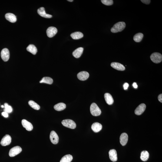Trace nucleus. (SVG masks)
I'll use <instances>...</instances> for the list:
<instances>
[{
	"label": "nucleus",
	"mask_w": 162,
	"mask_h": 162,
	"mask_svg": "<svg viewBox=\"0 0 162 162\" xmlns=\"http://www.w3.org/2000/svg\"><path fill=\"white\" fill-rule=\"evenodd\" d=\"M125 23L120 22L117 23L111 28V31L113 33H117L122 31L126 27Z\"/></svg>",
	"instance_id": "f257e3e1"
},
{
	"label": "nucleus",
	"mask_w": 162,
	"mask_h": 162,
	"mask_svg": "<svg viewBox=\"0 0 162 162\" xmlns=\"http://www.w3.org/2000/svg\"><path fill=\"white\" fill-rule=\"evenodd\" d=\"M90 111L92 115L98 116L101 114V111L99 107L95 103H93L90 107Z\"/></svg>",
	"instance_id": "f03ea898"
},
{
	"label": "nucleus",
	"mask_w": 162,
	"mask_h": 162,
	"mask_svg": "<svg viewBox=\"0 0 162 162\" xmlns=\"http://www.w3.org/2000/svg\"><path fill=\"white\" fill-rule=\"evenodd\" d=\"M63 125L65 127L71 129H74L76 128V125L73 120L70 119H66L62 122Z\"/></svg>",
	"instance_id": "7ed1b4c3"
},
{
	"label": "nucleus",
	"mask_w": 162,
	"mask_h": 162,
	"mask_svg": "<svg viewBox=\"0 0 162 162\" xmlns=\"http://www.w3.org/2000/svg\"><path fill=\"white\" fill-rule=\"evenodd\" d=\"M150 59L153 63L158 64L161 62L162 61V56L160 53H154L150 56Z\"/></svg>",
	"instance_id": "20e7f679"
},
{
	"label": "nucleus",
	"mask_w": 162,
	"mask_h": 162,
	"mask_svg": "<svg viewBox=\"0 0 162 162\" xmlns=\"http://www.w3.org/2000/svg\"><path fill=\"white\" fill-rule=\"evenodd\" d=\"M22 151V148L19 146L12 148L10 150L9 155L10 157H13L19 154Z\"/></svg>",
	"instance_id": "39448f33"
},
{
	"label": "nucleus",
	"mask_w": 162,
	"mask_h": 162,
	"mask_svg": "<svg viewBox=\"0 0 162 162\" xmlns=\"http://www.w3.org/2000/svg\"><path fill=\"white\" fill-rule=\"evenodd\" d=\"M1 58L4 61H7L10 57V53L7 48L3 49L1 51Z\"/></svg>",
	"instance_id": "423d86ee"
},
{
	"label": "nucleus",
	"mask_w": 162,
	"mask_h": 162,
	"mask_svg": "<svg viewBox=\"0 0 162 162\" xmlns=\"http://www.w3.org/2000/svg\"><path fill=\"white\" fill-rule=\"evenodd\" d=\"M11 137L9 135H6L1 140L0 144L1 145L5 146L9 145L11 142Z\"/></svg>",
	"instance_id": "0eeeda50"
},
{
	"label": "nucleus",
	"mask_w": 162,
	"mask_h": 162,
	"mask_svg": "<svg viewBox=\"0 0 162 162\" xmlns=\"http://www.w3.org/2000/svg\"><path fill=\"white\" fill-rule=\"evenodd\" d=\"M50 140L53 144H58L59 138L58 135L55 131H52L50 133Z\"/></svg>",
	"instance_id": "6e6552de"
},
{
	"label": "nucleus",
	"mask_w": 162,
	"mask_h": 162,
	"mask_svg": "<svg viewBox=\"0 0 162 162\" xmlns=\"http://www.w3.org/2000/svg\"><path fill=\"white\" fill-rule=\"evenodd\" d=\"M57 32L56 28L54 27H50L47 29L46 31L47 35L49 38H52L55 36Z\"/></svg>",
	"instance_id": "1a4fd4ad"
},
{
	"label": "nucleus",
	"mask_w": 162,
	"mask_h": 162,
	"mask_svg": "<svg viewBox=\"0 0 162 162\" xmlns=\"http://www.w3.org/2000/svg\"><path fill=\"white\" fill-rule=\"evenodd\" d=\"M146 108V105L144 104H141L139 105L135 110V114L137 115H140L144 113Z\"/></svg>",
	"instance_id": "9d476101"
},
{
	"label": "nucleus",
	"mask_w": 162,
	"mask_h": 162,
	"mask_svg": "<svg viewBox=\"0 0 162 162\" xmlns=\"http://www.w3.org/2000/svg\"><path fill=\"white\" fill-rule=\"evenodd\" d=\"M89 74L86 71H82L79 73L77 74V78L81 81H85L88 78Z\"/></svg>",
	"instance_id": "9b49d317"
},
{
	"label": "nucleus",
	"mask_w": 162,
	"mask_h": 162,
	"mask_svg": "<svg viewBox=\"0 0 162 162\" xmlns=\"http://www.w3.org/2000/svg\"><path fill=\"white\" fill-rule=\"evenodd\" d=\"M22 125L27 131H31L33 129L32 124L30 122L25 119L21 121Z\"/></svg>",
	"instance_id": "f8f14e48"
},
{
	"label": "nucleus",
	"mask_w": 162,
	"mask_h": 162,
	"mask_svg": "<svg viewBox=\"0 0 162 162\" xmlns=\"http://www.w3.org/2000/svg\"><path fill=\"white\" fill-rule=\"evenodd\" d=\"M112 67L115 69L119 71H123L125 69V67L120 63L117 62H113L111 64Z\"/></svg>",
	"instance_id": "ddd939ff"
},
{
	"label": "nucleus",
	"mask_w": 162,
	"mask_h": 162,
	"mask_svg": "<svg viewBox=\"0 0 162 162\" xmlns=\"http://www.w3.org/2000/svg\"><path fill=\"white\" fill-rule=\"evenodd\" d=\"M128 136L127 133H124L122 134L120 137V142L122 145L124 146L127 144L128 141Z\"/></svg>",
	"instance_id": "4468645a"
},
{
	"label": "nucleus",
	"mask_w": 162,
	"mask_h": 162,
	"mask_svg": "<svg viewBox=\"0 0 162 162\" xmlns=\"http://www.w3.org/2000/svg\"><path fill=\"white\" fill-rule=\"evenodd\" d=\"M37 11L39 15L44 18H52V15L46 14L44 8L43 7L38 8Z\"/></svg>",
	"instance_id": "2eb2a0df"
},
{
	"label": "nucleus",
	"mask_w": 162,
	"mask_h": 162,
	"mask_svg": "<svg viewBox=\"0 0 162 162\" xmlns=\"http://www.w3.org/2000/svg\"><path fill=\"white\" fill-rule=\"evenodd\" d=\"M109 157L111 161L113 162L117 161V151L114 149L111 150L109 152Z\"/></svg>",
	"instance_id": "dca6fc26"
},
{
	"label": "nucleus",
	"mask_w": 162,
	"mask_h": 162,
	"mask_svg": "<svg viewBox=\"0 0 162 162\" xmlns=\"http://www.w3.org/2000/svg\"><path fill=\"white\" fill-rule=\"evenodd\" d=\"M5 17L6 19L11 23H15L17 21V18L16 16L14 14L11 13H7L6 14Z\"/></svg>",
	"instance_id": "f3484780"
},
{
	"label": "nucleus",
	"mask_w": 162,
	"mask_h": 162,
	"mask_svg": "<svg viewBox=\"0 0 162 162\" xmlns=\"http://www.w3.org/2000/svg\"><path fill=\"white\" fill-rule=\"evenodd\" d=\"M102 128V125L98 122L94 123L91 127L92 129L95 132H98L101 131Z\"/></svg>",
	"instance_id": "a211bd4d"
},
{
	"label": "nucleus",
	"mask_w": 162,
	"mask_h": 162,
	"mask_svg": "<svg viewBox=\"0 0 162 162\" xmlns=\"http://www.w3.org/2000/svg\"><path fill=\"white\" fill-rule=\"evenodd\" d=\"M104 97L106 102L108 105H112L114 103V99L112 96L110 94L106 93L104 94Z\"/></svg>",
	"instance_id": "6ab92c4d"
},
{
	"label": "nucleus",
	"mask_w": 162,
	"mask_h": 162,
	"mask_svg": "<svg viewBox=\"0 0 162 162\" xmlns=\"http://www.w3.org/2000/svg\"><path fill=\"white\" fill-rule=\"evenodd\" d=\"M84 48L82 47L77 48L73 52V55L76 58H79L83 54Z\"/></svg>",
	"instance_id": "aec40b11"
},
{
	"label": "nucleus",
	"mask_w": 162,
	"mask_h": 162,
	"mask_svg": "<svg viewBox=\"0 0 162 162\" xmlns=\"http://www.w3.org/2000/svg\"><path fill=\"white\" fill-rule=\"evenodd\" d=\"M66 107V104L63 103H59L54 105V108L56 110L58 111H63Z\"/></svg>",
	"instance_id": "412c9836"
},
{
	"label": "nucleus",
	"mask_w": 162,
	"mask_h": 162,
	"mask_svg": "<svg viewBox=\"0 0 162 162\" xmlns=\"http://www.w3.org/2000/svg\"><path fill=\"white\" fill-rule=\"evenodd\" d=\"M27 50L33 55H35L37 52V48L33 44H30L27 47Z\"/></svg>",
	"instance_id": "4be33fe9"
},
{
	"label": "nucleus",
	"mask_w": 162,
	"mask_h": 162,
	"mask_svg": "<svg viewBox=\"0 0 162 162\" xmlns=\"http://www.w3.org/2000/svg\"><path fill=\"white\" fill-rule=\"evenodd\" d=\"M71 36L73 39L77 40L83 38L84 35L82 33L77 32L73 33L71 34Z\"/></svg>",
	"instance_id": "5701e85b"
},
{
	"label": "nucleus",
	"mask_w": 162,
	"mask_h": 162,
	"mask_svg": "<svg viewBox=\"0 0 162 162\" xmlns=\"http://www.w3.org/2000/svg\"><path fill=\"white\" fill-rule=\"evenodd\" d=\"M149 157V154L147 151H143L141 152L140 159L143 161H147Z\"/></svg>",
	"instance_id": "b1692460"
},
{
	"label": "nucleus",
	"mask_w": 162,
	"mask_h": 162,
	"mask_svg": "<svg viewBox=\"0 0 162 162\" xmlns=\"http://www.w3.org/2000/svg\"><path fill=\"white\" fill-rule=\"evenodd\" d=\"M143 37H144V35L143 33H138L134 36L133 39L136 42H140L142 39Z\"/></svg>",
	"instance_id": "393cba45"
},
{
	"label": "nucleus",
	"mask_w": 162,
	"mask_h": 162,
	"mask_svg": "<svg viewBox=\"0 0 162 162\" xmlns=\"http://www.w3.org/2000/svg\"><path fill=\"white\" fill-rule=\"evenodd\" d=\"M53 82V81L52 78L49 77H44L40 81V83H44L49 84H51Z\"/></svg>",
	"instance_id": "a878e982"
},
{
	"label": "nucleus",
	"mask_w": 162,
	"mask_h": 162,
	"mask_svg": "<svg viewBox=\"0 0 162 162\" xmlns=\"http://www.w3.org/2000/svg\"><path fill=\"white\" fill-rule=\"evenodd\" d=\"M73 159V157L71 155H66L61 159L60 162H71Z\"/></svg>",
	"instance_id": "bb28decb"
},
{
	"label": "nucleus",
	"mask_w": 162,
	"mask_h": 162,
	"mask_svg": "<svg viewBox=\"0 0 162 162\" xmlns=\"http://www.w3.org/2000/svg\"><path fill=\"white\" fill-rule=\"evenodd\" d=\"M28 104L30 106L35 110H39L40 109V106L32 100H30L28 102Z\"/></svg>",
	"instance_id": "cd10ccee"
},
{
	"label": "nucleus",
	"mask_w": 162,
	"mask_h": 162,
	"mask_svg": "<svg viewBox=\"0 0 162 162\" xmlns=\"http://www.w3.org/2000/svg\"><path fill=\"white\" fill-rule=\"evenodd\" d=\"M4 111L7 113H10L12 112L13 111V109L11 106L8 105L7 103H5L4 104Z\"/></svg>",
	"instance_id": "c85d7f7f"
},
{
	"label": "nucleus",
	"mask_w": 162,
	"mask_h": 162,
	"mask_svg": "<svg viewBox=\"0 0 162 162\" xmlns=\"http://www.w3.org/2000/svg\"><path fill=\"white\" fill-rule=\"evenodd\" d=\"M101 1L103 4L106 5H111L113 4L112 0H101Z\"/></svg>",
	"instance_id": "c756f323"
},
{
	"label": "nucleus",
	"mask_w": 162,
	"mask_h": 162,
	"mask_svg": "<svg viewBox=\"0 0 162 162\" xmlns=\"http://www.w3.org/2000/svg\"><path fill=\"white\" fill-rule=\"evenodd\" d=\"M141 1L143 3L147 4V5L149 4L151 2V1L150 0H141Z\"/></svg>",
	"instance_id": "7c9ffc66"
},
{
	"label": "nucleus",
	"mask_w": 162,
	"mask_h": 162,
	"mask_svg": "<svg viewBox=\"0 0 162 162\" xmlns=\"http://www.w3.org/2000/svg\"><path fill=\"white\" fill-rule=\"evenodd\" d=\"M129 87V84L127 83H126L124 84L123 85V87L125 90H127L128 88Z\"/></svg>",
	"instance_id": "2f4dec72"
},
{
	"label": "nucleus",
	"mask_w": 162,
	"mask_h": 162,
	"mask_svg": "<svg viewBox=\"0 0 162 162\" xmlns=\"http://www.w3.org/2000/svg\"><path fill=\"white\" fill-rule=\"evenodd\" d=\"M2 115L4 117H5V118H7L8 117V113L5 112H3L2 113Z\"/></svg>",
	"instance_id": "473e14b6"
},
{
	"label": "nucleus",
	"mask_w": 162,
	"mask_h": 162,
	"mask_svg": "<svg viewBox=\"0 0 162 162\" xmlns=\"http://www.w3.org/2000/svg\"><path fill=\"white\" fill-rule=\"evenodd\" d=\"M158 99L161 102H162V94H160L158 96Z\"/></svg>",
	"instance_id": "72a5a7b5"
},
{
	"label": "nucleus",
	"mask_w": 162,
	"mask_h": 162,
	"mask_svg": "<svg viewBox=\"0 0 162 162\" xmlns=\"http://www.w3.org/2000/svg\"><path fill=\"white\" fill-rule=\"evenodd\" d=\"M132 85L133 87H134L135 88H137V87H138V86H137V83L135 82H134L133 83Z\"/></svg>",
	"instance_id": "f704fd0d"
},
{
	"label": "nucleus",
	"mask_w": 162,
	"mask_h": 162,
	"mask_svg": "<svg viewBox=\"0 0 162 162\" xmlns=\"http://www.w3.org/2000/svg\"><path fill=\"white\" fill-rule=\"evenodd\" d=\"M67 1H69V2H73V0H68Z\"/></svg>",
	"instance_id": "c9c22d12"
},
{
	"label": "nucleus",
	"mask_w": 162,
	"mask_h": 162,
	"mask_svg": "<svg viewBox=\"0 0 162 162\" xmlns=\"http://www.w3.org/2000/svg\"><path fill=\"white\" fill-rule=\"evenodd\" d=\"M1 107L2 108H4V106L3 105H1Z\"/></svg>",
	"instance_id": "e433bc0d"
}]
</instances>
